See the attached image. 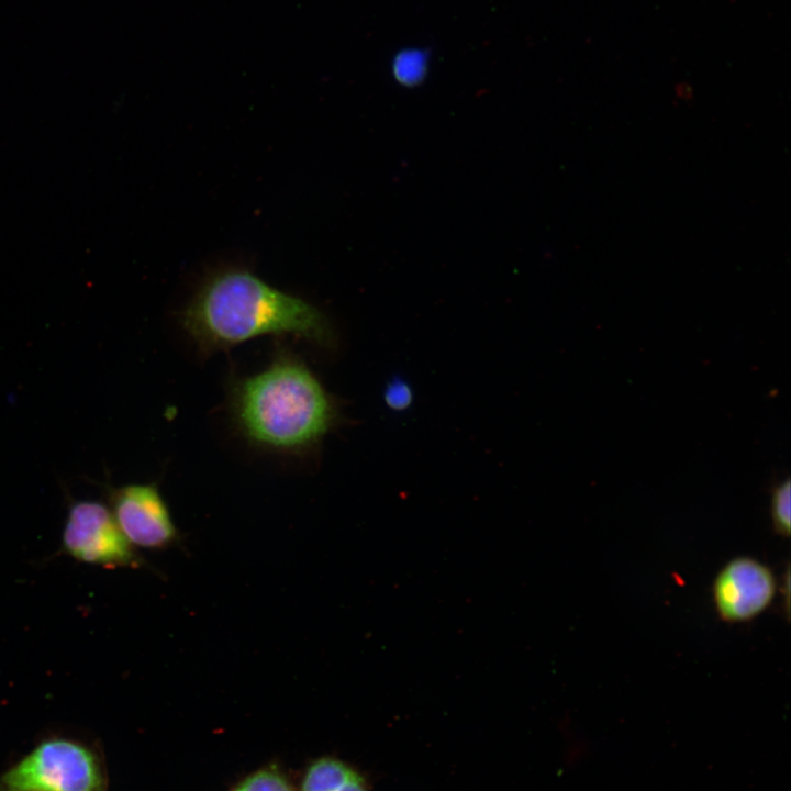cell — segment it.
Segmentation results:
<instances>
[{
  "label": "cell",
  "instance_id": "obj_1",
  "mask_svg": "<svg viewBox=\"0 0 791 791\" xmlns=\"http://www.w3.org/2000/svg\"><path fill=\"white\" fill-rule=\"evenodd\" d=\"M180 323L205 356L264 336H291L323 348L336 343L317 307L241 269L208 278L182 310Z\"/></svg>",
  "mask_w": 791,
  "mask_h": 791
},
{
  "label": "cell",
  "instance_id": "obj_2",
  "mask_svg": "<svg viewBox=\"0 0 791 791\" xmlns=\"http://www.w3.org/2000/svg\"><path fill=\"white\" fill-rule=\"evenodd\" d=\"M231 419L252 446L305 456L334 427L337 405L317 376L296 353L279 347L259 371L229 387Z\"/></svg>",
  "mask_w": 791,
  "mask_h": 791
},
{
  "label": "cell",
  "instance_id": "obj_3",
  "mask_svg": "<svg viewBox=\"0 0 791 791\" xmlns=\"http://www.w3.org/2000/svg\"><path fill=\"white\" fill-rule=\"evenodd\" d=\"M0 791H107L104 767L89 746L48 738L0 777Z\"/></svg>",
  "mask_w": 791,
  "mask_h": 791
},
{
  "label": "cell",
  "instance_id": "obj_4",
  "mask_svg": "<svg viewBox=\"0 0 791 791\" xmlns=\"http://www.w3.org/2000/svg\"><path fill=\"white\" fill-rule=\"evenodd\" d=\"M60 553L104 568H141L146 561L123 536L109 506L96 500L73 501L62 533Z\"/></svg>",
  "mask_w": 791,
  "mask_h": 791
},
{
  "label": "cell",
  "instance_id": "obj_5",
  "mask_svg": "<svg viewBox=\"0 0 791 791\" xmlns=\"http://www.w3.org/2000/svg\"><path fill=\"white\" fill-rule=\"evenodd\" d=\"M108 498L116 525L135 549L166 550L178 544V528L157 482L110 488Z\"/></svg>",
  "mask_w": 791,
  "mask_h": 791
},
{
  "label": "cell",
  "instance_id": "obj_6",
  "mask_svg": "<svg viewBox=\"0 0 791 791\" xmlns=\"http://www.w3.org/2000/svg\"><path fill=\"white\" fill-rule=\"evenodd\" d=\"M776 591L777 581L769 566L748 556L727 561L712 584L714 608L727 623L757 617L771 604Z\"/></svg>",
  "mask_w": 791,
  "mask_h": 791
},
{
  "label": "cell",
  "instance_id": "obj_7",
  "mask_svg": "<svg viewBox=\"0 0 791 791\" xmlns=\"http://www.w3.org/2000/svg\"><path fill=\"white\" fill-rule=\"evenodd\" d=\"M301 791H368L363 778L348 765L322 758L308 769Z\"/></svg>",
  "mask_w": 791,
  "mask_h": 791
},
{
  "label": "cell",
  "instance_id": "obj_8",
  "mask_svg": "<svg viewBox=\"0 0 791 791\" xmlns=\"http://www.w3.org/2000/svg\"><path fill=\"white\" fill-rule=\"evenodd\" d=\"M427 69L428 54L416 48L398 52L391 64L393 78L409 88L419 86L425 79Z\"/></svg>",
  "mask_w": 791,
  "mask_h": 791
},
{
  "label": "cell",
  "instance_id": "obj_9",
  "mask_svg": "<svg viewBox=\"0 0 791 791\" xmlns=\"http://www.w3.org/2000/svg\"><path fill=\"white\" fill-rule=\"evenodd\" d=\"M791 483L789 478L776 484L771 491L770 515L775 532L782 536L790 535L791 520Z\"/></svg>",
  "mask_w": 791,
  "mask_h": 791
},
{
  "label": "cell",
  "instance_id": "obj_10",
  "mask_svg": "<svg viewBox=\"0 0 791 791\" xmlns=\"http://www.w3.org/2000/svg\"><path fill=\"white\" fill-rule=\"evenodd\" d=\"M231 791H293V789L277 770L263 769L248 776Z\"/></svg>",
  "mask_w": 791,
  "mask_h": 791
},
{
  "label": "cell",
  "instance_id": "obj_11",
  "mask_svg": "<svg viewBox=\"0 0 791 791\" xmlns=\"http://www.w3.org/2000/svg\"><path fill=\"white\" fill-rule=\"evenodd\" d=\"M383 400L389 409L401 412L411 405L413 391L404 380L394 378L386 386Z\"/></svg>",
  "mask_w": 791,
  "mask_h": 791
}]
</instances>
